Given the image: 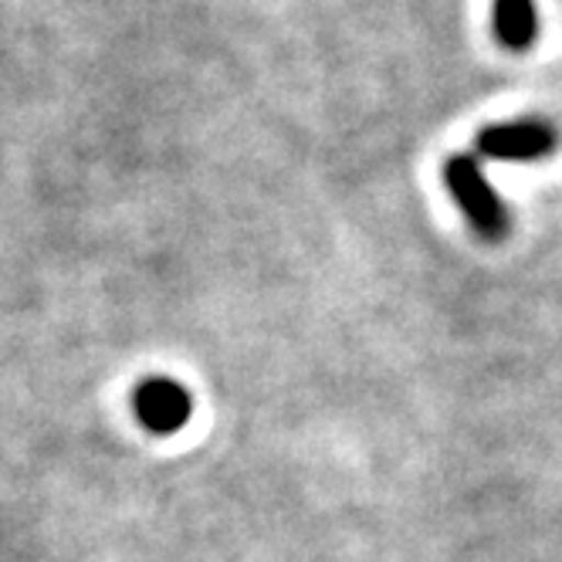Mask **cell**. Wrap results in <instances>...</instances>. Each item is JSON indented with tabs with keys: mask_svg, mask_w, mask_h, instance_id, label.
<instances>
[{
	"mask_svg": "<svg viewBox=\"0 0 562 562\" xmlns=\"http://www.w3.org/2000/svg\"><path fill=\"white\" fill-rule=\"evenodd\" d=\"M440 177H445V187L454 196V204L464 214L468 227L481 240L498 245V240L508 237V231H512L508 207L498 196V190L492 187V180L485 177V167H481V159L474 153L448 156L445 167H440Z\"/></svg>",
	"mask_w": 562,
	"mask_h": 562,
	"instance_id": "cell-1",
	"label": "cell"
},
{
	"mask_svg": "<svg viewBox=\"0 0 562 562\" xmlns=\"http://www.w3.org/2000/svg\"><path fill=\"white\" fill-rule=\"evenodd\" d=\"M559 143L562 133L555 123H549L542 115H526L477 130L474 156L492 159V164H539V159L555 156Z\"/></svg>",
	"mask_w": 562,
	"mask_h": 562,
	"instance_id": "cell-2",
	"label": "cell"
},
{
	"mask_svg": "<svg viewBox=\"0 0 562 562\" xmlns=\"http://www.w3.org/2000/svg\"><path fill=\"white\" fill-rule=\"evenodd\" d=\"M133 414L143 424V430L156 437H170L190 424L193 396L183 383L170 376H146L133 390Z\"/></svg>",
	"mask_w": 562,
	"mask_h": 562,
	"instance_id": "cell-3",
	"label": "cell"
},
{
	"mask_svg": "<svg viewBox=\"0 0 562 562\" xmlns=\"http://www.w3.org/2000/svg\"><path fill=\"white\" fill-rule=\"evenodd\" d=\"M492 31L498 45L512 55H526L539 42L536 0H492Z\"/></svg>",
	"mask_w": 562,
	"mask_h": 562,
	"instance_id": "cell-4",
	"label": "cell"
}]
</instances>
